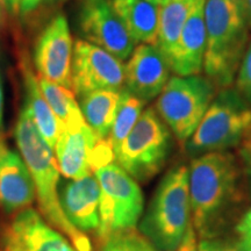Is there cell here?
Here are the masks:
<instances>
[{"label":"cell","mask_w":251,"mask_h":251,"mask_svg":"<svg viewBox=\"0 0 251 251\" xmlns=\"http://www.w3.org/2000/svg\"><path fill=\"white\" fill-rule=\"evenodd\" d=\"M111 5L136 45L157 47L158 6L147 0H111Z\"/></svg>","instance_id":"ac0fdd59"},{"label":"cell","mask_w":251,"mask_h":251,"mask_svg":"<svg viewBox=\"0 0 251 251\" xmlns=\"http://www.w3.org/2000/svg\"><path fill=\"white\" fill-rule=\"evenodd\" d=\"M235 240L243 251H251V208L242 215L234 227Z\"/></svg>","instance_id":"484cf974"},{"label":"cell","mask_w":251,"mask_h":251,"mask_svg":"<svg viewBox=\"0 0 251 251\" xmlns=\"http://www.w3.org/2000/svg\"><path fill=\"white\" fill-rule=\"evenodd\" d=\"M2 246H4V251H29L9 231V229L5 231L2 236Z\"/></svg>","instance_id":"f546056e"},{"label":"cell","mask_w":251,"mask_h":251,"mask_svg":"<svg viewBox=\"0 0 251 251\" xmlns=\"http://www.w3.org/2000/svg\"><path fill=\"white\" fill-rule=\"evenodd\" d=\"M7 14H8V9L6 7L4 2L0 0V33L1 30L4 29L6 26V21H7Z\"/></svg>","instance_id":"d6a6232c"},{"label":"cell","mask_w":251,"mask_h":251,"mask_svg":"<svg viewBox=\"0 0 251 251\" xmlns=\"http://www.w3.org/2000/svg\"><path fill=\"white\" fill-rule=\"evenodd\" d=\"M20 70L23 74L25 96H26L24 105L29 111L34 124L43 139L52 149H55L59 135H61V126L41 92L37 75L36 76L34 75L29 59L26 56H23V58L20 59Z\"/></svg>","instance_id":"d6986e66"},{"label":"cell","mask_w":251,"mask_h":251,"mask_svg":"<svg viewBox=\"0 0 251 251\" xmlns=\"http://www.w3.org/2000/svg\"><path fill=\"white\" fill-rule=\"evenodd\" d=\"M205 76L222 90L234 86L235 78L251 37L244 0H205Z\"/></svg>","instance_id":"7a4b0ae2"},{"label":"cell","mask_w":251,"mask_h":251,"mask_svg":"<svg viewBox=\"0 0 251 251\" xmlns=\"http://www.w3.org/2000/svg\"><path fill=\"white\" fill-rule=\"evenodd\" d=\"M1 1L4 2L6 7H7L8 12H12V13H18L19 12L21 0H1Z\"/></svg>","instance_id":"836d02e7"},{"label":"cell","mask_w":251,"mask_h":251,"mask_svg":"<svg viewBox=\"0 0 251 251\" xmlns=\"http://www.w3.org/2000/svg\"><path fill=\"white\" fill-rule=\"evenodd\" d=\"M14 139L34 180L41 215L52 227L67 235L77 251H92L90 238L75 228L63 212L58 198L59 169L57 159L55 158L51 147L37 129L25 105L19 113L14 128Z\"/></svg>","instance_id":"3957f363"},{"label":"cell","mask_w":251,"mask_h":251,"mask_svg":"<svg viewBox=\"0 0 251 251\" xmlns=\"http://www.w3.org/2000/svg\"><path fill=\"white\" fill-rule=\"evenodd\" d=\"M147 1L151 2V4L158 6V7H161V6H162L163 4H165V2L168 1V0H147Z\"/></svg>","instance_id":"e575fe53"},{"label":"cell","mask_w":251,"mask_h":251,"mask_svg":"<svg viewBox=\"0 0 251 251\" xmlns=\"http://www.w3.org/2000/svg\"><path fill=\"white\" fill-rule=\"evenodd\" d=\"M2 127H4V89H2V81L0 78V137H1Z\"/></svg>","instance_id":"1f68e13d"},{"label":"cell","mask_w":251,"mask_h":251,"mask_svg":"<svg viewBox=\"0 0 251 251\" xmlns=\"http://www.w3.org/2000/svg\"><path fill=\"white\" fill-rule=\"evenodd\" d=\"M146 101L137 98L133 93H130L126 87L121 90L120 100H119L117 117L113 124L112 130L109 133L108 142L111 143L113 150H117L127 135L130 133L134 126L139 121L144 111Z\"/></svg>","instance_id":"603a6c76"},{"label":"cell","mask_w":251,"mask_h":251,"mask_svg":"<svg viewBox=\"0 0 251 251\" xmlns=\"http://www.w3.org/2000/svg\"><path fill=\"white\" fill-rule=\"evenodd\" d=\"M100 251H159L142 233L136 229L120 231L112 235L105 242Z\"/></svg>","instance_id":"cb8c5ba5"},{"label":"cell","mask_w":251,"mask_h":251,"mask_svg":"<svg viewBox=\"0 0 251 251\" xmlns=\"http://www.w3.org/2000/svg\"><path fill=\"white\" fill-rule=\"evenodd\" d=\"M35 197V185L24 158L0 137V208L13 214L29 207Z\"/></svg>","instance_id":"5bb4252c"},{"label":"cell","mask_w":251,"mask_h":251,"mask_svg":"<svg viewBox=\"0 0 251 251\" xmlns=\"http://www.w3.org/2000/svg\"><path fill=\"white\" fill-rule=\"evenodd\" d=\"M251 133V106L234 86L219 90L184 148L191 159L238 148Z\"/></svg>","instance_id":"5b68a950"},{"label":"cell","mask_w":251,"mask_h":251,"mask_svg":"<svg viewBox=\"0 0 251 251\" xmlns=\"http://www.w3.org/2000/svg\"><path fill=\"white\" fill-rule=\"evenodd\" d=\"M74 42L68 19L59 13L51 18L37 36L33 61L40 76L71 90Z\"/></svg>","instance_id":"30bf717a"},{"label":"cell","mask_w":251,"mask_h":251,"mask_svg":"<svg viewBox=\"0 0 251 251\" xmlns=\"http://www.w3.org/2000/svg\"><path fill=\"white\" fill-rule=\"evenodd\" d=\"M196 1L197 0H168L159 7L157 47L166 59L170 57Z\"/></svg>","instance_id":"7402d4cb"},{"label":"cell","mask_w":251,"mask_h":251,"mask_svg":"<svg viewBox=\"0 0 251 251\" xmlns=\"http://www.w3.org/2000/svg\"><path fill=\"white\" fill-rule=\"evenodd\" d=\"M205 0H197L168 62L176 76L186 77L203 71L206 54Z\"/></svg>","instance_id":"9a60e30c"},{"label":"cell","mask_w":251,"mask_h":251,"mask_svg":"<svg viewBox=\"0 0 251 251\" xmlns=\"http://www.w3.org/2000/svg\"><path fill=\"white\" fill-rule=\"evenodd\" d=\"M94 176L101 191L96 234L102 243L112 235L136 229L144 212V197L139 183L117 162L97 169Z\"/></svg>","instance_id":"ba28073f"},{"label":"cell","mask_w":251,"mask_h":251,"mask_svg":"<svg viewBox=\"0 0 251 251\" xmlns=\"http://www.w3.org/2000/svg\"><path fill=\"white\" fill-rule=\"evenodd\" d=\"M216 93L218 89L206 76H174L158 96L153 108L184 147Z\"/></svg>","instance_id":"52a82bcc"},{"label":"cell","mask_w":251,"mask_h":251,"mask_svg":"<svg viewBox=\"0 0 251 251\" xmlns=\"http://www.w3.org/2000/svg\"><path fill=\"white\" fill-rule=\"evenodd\" d=\"M50 1H52V0H21L19 12L23 14L31 13V12L36 11L40 6L45 5L47 2Z\"/></svg>","instance_id":"4dcf8cb0"},{"label":"cell","mask_w":251,"mask_h":251,"mask_svg":"<svg viewBox=\"0 0 251 251\" xmlns=\"http://www.w3.org/2000/svg\"><path fill=\"white\" fill-rule=\"evenodd\" d=\"M238 157L244 165L248 176L251 177V133L238 147Z\"/></svg>","instance_id":"83f0119b"},{"label":"cell","mask_w":251,"mask_h":251,"mask_svg":"<svg viewBox=\"0 0 251 251\" xmlns=\"http://www.w3.org/2000/svg\"><path fill=\"white\" fill-rule=\"evenodd\" d=\"M197 233L194 230L193 225L191 224L190 227L187 228L186 234L179 246L177 247V249L175 251H198V241H197Z\"/></svg>","instance_id":"f1b7e54d"},{"label":"cell","mask_w":251,"mask_h":251,"mask_svg":"<svg viewBox=\"0 0 251 251\" xmlns=\"http://www.w3.org/2000/svg\"><path fill=\"white\" fill-rule=\"evenodd\" d=\"M247 174L230 151L208 152L188 165L191 220L200 240L224 236L247 203Z\"/></svg>","instance_id":"6da1fadb"},{"label":"cell","mask_w":251,"mask_h":251,"mask_svg":"<svg viewBox=\"0 0 251 251\" xmlns=\"http://www.w3.org/2000/svg\"><path fill=\"white\" fill-rule=\"evenodd\" d=\"M244 2H246L248 15H249V20H250V25H251V0H244Z\"/></svg>","instance_id":"d590c367"},{"label":"cell","mask_w":251,"mask_h":251,"mask_svg":"<svg viewBox=\"0 0 251 251\" xmlns=\"http://www.w3.org/2000/svg\"><path fill=\"white\" fill-rule=\"evenodd\" d=\"M99 139L85 124L76 130L62 131L55 151L59 172L67 179H79L91 174V157Z\"/></svg>","instance_id":"2e32d148"},{"label":"cell","mask_w":251,"mask_h":251,"mask_svg":"<svg viewBox=\"0 0 251 251\" xmlns=\"http://www.w3.org/2000/svg\"><path fill=\"white\" fill-rule=\"evenodd\" d=\"M37 81L43 97L54 112L62 131L76 130L86 124L79 103L75 99L72 90L58 85L37 75Z\"/></svg>","instance_id":"44dd1931"},{"label":"cell","mask_w":251,"mask_h":251,"mask_svg":"<svg viewBox=\"0 0 251 251\" xmlns=\"http://www.w3.org/2000/svg\"><path fill=\"white\" fill-rule=\"evenodd\" d=\"M191 224L188 166L178 164L159 181L139 230L159 251H175Z\"/></svg>","instance_id":"277c9868"},{"label":"cell","mask_w":251,"mask_h":251,"mask_svg":"<svg viewBox=\"0 0 251 251\" xmlns=\"http://www.w3.org/2000/svg\"><path fill=\"white\" fill-rule=\"evenodd\" d=\"M172 136L156 109L146 108L115 150L117 163L137 183H146L165 166L174 143Z\"/></svg>","instance_id":"8992f818"},{"label":"cell","mask_w":251,"mask_h":251,"mask_svg":"<svg viewBox=\"0 0 251 251\" xmlns=\"http://www.w3.org/2000/svg\"><path fill=\"white\" fill-rule=\"evenodd\" d=\"M120 92L115 90H98L79 98L83 117L99 140H108L117 117Z\"/></svg>","instance_id":"ffe728a7"},{"label":"cell","mask_w":251,"mask_h":251,"mask_svg":"<svg viewBox=\"0 0 251 251\" xmlns=\"http://www.w3.org/2000/svg\"><path fill=\"white\" fill-rule=\"evenodd\" d=\"M8 229L29 251H77L61 231L31 207L18 212Z\"/></svg>","instance_id":"e0dca14e"},{"label":"cell","mask_w":251,"mask_h":251,"mask_svg":"<svg viewBox=\"0 0 251 251\" xmlns=\"http://www.w3.org/2000/svg\"><path fill=\"white\" fill-rule=\"evenodd\" d=\"M124 87L125 64L121 59L85 40L75 43L71 90L78 98L93 91H121Z\"/></svg>","instance_id":"9c48e42d"},{"label":"cell","mask_w":251,"mask_h":251,"mask_svg":"<svg viewBox=\"0 0 251 251\" xmlns=\"http://www.w3.org/2000/svg\"><path fill=\"white\" fill-rule=\"evenodd\" d=\"M170 74V64L158 47L140 45L125 65V87L148 102L161 94Z\"/></svg>","instance_id":"7c38bea8"},{"label":"cell","mask_w":251,"mask_h":251,"mask_svg":"<svg viewBox=\"0 0 251 251\" xmlns=\"http://www.w3.org/2000/svg\"><path fill=\"white\" fill-rule=\"evenodd\" d=\"M79 29L85 41L122 62L134 51L135 41L108 0H85L79 13Z\"/></svg>","instance_id":"8fae6325"},{"label":"cell","mask_w":251,"mask_h":251,"mask_svg":"<svg viewBox=\"0 0 251 251\" xmlns=\"http://www.w3.org/2000/svg\"><path fill=\"white\" fill-rule=\"evenodd\" d=\"M198 251H243L235 238L224 236L203 238L198 243Z\"/></svg>","instance_id":"4316f807"},{"label":"cell","mask_w":251,"mask_h":251,"mask_svg":"<svg viewBox=\"0 0 251 251\" xmlns=\"http://www.w3.org/2000/svg\"><path fill=\"white\" fill-rule=\"evenodd\" d=\"M100 193L99 181L92 174L58 185L63 212L69 222L81 233L98 230Z\"/></svg>","instance_id":"4fadbf2b"},{"label":"cell","mask_w":251,"mask_h":251,"mask_svg":"<svg viewBox=\"0 0 251 251\" xmlns=\"http://www.w3.org/2000/svg\"><path fill=\"white\" fill-rule=\"evenodd\" d=\"M234 87L248 105L251 106V41L237 70Z\"/></svg>","instance_id":"d4e9b609"}]
</instances>
